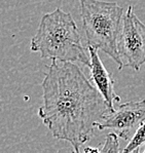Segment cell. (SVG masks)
Returning a JSON list of instances; mask_svg holds the SVG:
<instances>
[{
	"mask_svg": "<svg viewBox=\"0 0 145 153\" xmlns=\"http://www.w3.org/2000/svg\"><path fill=\"white\" fill-rule=\"evenodd\" d=\"M145 121V99L129 101L121 104L118 109L109 113L104 120L97 124V129H110L118 138L131 140L133 133Z\"/></svg>",
	"mask_w": 145,
	"mask_h": 153,
	"instance_id": "5",
	"label": "cell"
},
{
	"mask_svg": "<svg viewBox=\"0 0 145 153\" xmlns=\"http://www.w3.org/2000/svg\"><path fill=\"white\" fill-rule=\"evenodd\" d=\"M144 143H145V121L139 126V128L134 134V136L130 140L129 144L123 148L121 153H132L135 150L139 149L140 146L143 145Z\"/></svg>",
	"mask_w": 145,
	"mask_h": 153,
	"instance_id": "7",
	"label": "cell"
},
{
	"mask_svg": "<svg viewBox=\"0 0 145 153\" xmlns=\"http://www.w3.org/2000/svg\"><path fill=\"white\" fill-rule=\"evenodd\" d=\"M117 49L123 66L138 71L145 64V24L136 16L132 5L123 16Z\"/></svg>",
	"mask_w": 145,
	"mask_h": 153,
	"instance_id": "4",
	"label": "cell"
},
{
	"mask_svg": "<svg viewBox=\"0 0 145 153\" xmlns=\"http://www.w3.org/2000/svg\"><path fill=\"white\" fill-rule=\"evenodd\" d=\"M73 153H75V152H73Z\"/></svg>",
	"mask_w": 145,
	"mask_h": 153,
	"instance_id": "11",
	"label": "cell"
},
{
	"mask_svg": "<svg viewBox=\"0 0 145 153\" xmlns=\"http://www.w3.org/2000/svg\"><path fill=\"white\" fill-rule=\"evenodd\" d=\"M132 153H145V150H144L143 152H140V151H139V149H137V150H135V151H133Z\"/></svg>",
	"mask_w": 145,
	"mask_h": 153,
	"instance_id": "10",
	"label": "cell"
},
{
	"mask_svg": "<svg viewBox=\"0 0 145 153\" xmlns=\"http://www.w3.org/2000/svg\"><path fill=\"white\" fill-rule=\"evenodd\" d=\"M83 153H101L99 148H93V147H86L83 149Z\"/></svg>",
	"mask_w": 145,
	"mask_h": 153,
	"instance_id": "9",
	"label": "cell"
},
{
	"mask_svg": "<svg viewBox=\"0 0 145 153\" xmlns=\"http://www.w3.org/2000/svg\"><path fill=\"white\" fill-rule=\"evenodd\" d=\"M99 149L101 153H120L118 137L113 133L107 134L104 143L100 146Z\"/></svg>",
	"mask_w": 145,
	"mask_h": 153,
	"instance_id": "8",
	"label": "cell"
},
{
	"mask_svg": "<svg viewBox=\"0 0 145 153\" xmlns=\"http://www.w3.org/2000/svg\"><path fill=\"white\" fill-rule=\"evenodd\" d=\"M80 16L88 48L107 53L123 69L117 42L123 27V8L116 2L80 0Z\"/></svg>",
	"mask_w": 145,
	"mask_h": 153,
	"instance_id": "3",
	"label": "cell"
},
{
	"mask_svg": "<svg viewBox=\"0 0 145 153\" xmlns=\"http://www.w3.org/2000/svg\"><path fill=\"white\" fill-rule=\"evenodd\" d=\"M32 51L40 58L64 63H75L90 67V56L86 53L76 23L69 13L57 7L42 16L30 44Z\"/></svg>",
	"mask_w": 145,
	"mask_h": 153,
	"instance_id": "2",
	"label": "cell"
},
{
	"mask_svg": "<svg viewBox=\"0 0 145 153\" xmlns=\"http://www.w3.org/2000/svg\"><path fill=\"white\" fill-rule=\"evenodd\" d=\"M43 106L38 116L57 140L67 141L73 152L94 134L109 114L104 99L74 63L53 61L42 81Z\"/></svg>",
	"mask_w": 145,
	"mask_h": 153,
	"instance_id": "1",
	"label": "cell"
},
{
	"mask_svg": "<svg viewBox=\"0 0 145 153\" xmlns=\"http://www.w3.org/2000/svg\"><path fill=\"white\" fill-rule=\"evenodd\" d=\"M88 49L91 61L88 67L91 70V80L94 82L95 88L101 94L110 112H113L115 110L113 107L114 102L120 103V98L114 91V80L103 65L97 49L93 48H88Z\"/></svg>",
	"mask_w": 145,
	"mask_h": 153,
	"instance_id": "6",
	"label": "cell"
}]
</instances>
